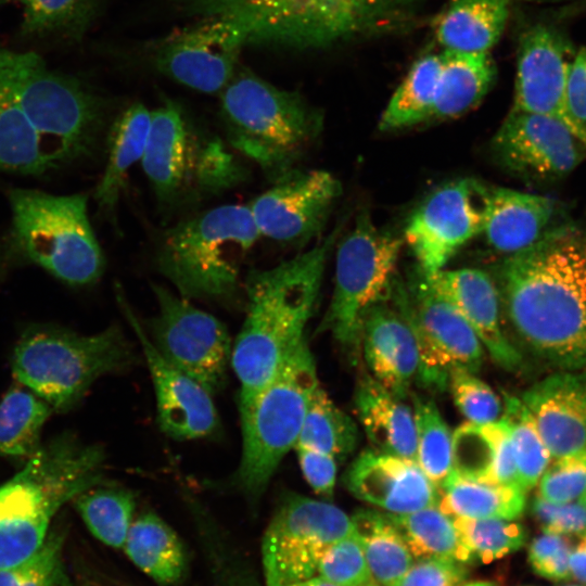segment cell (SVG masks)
<instances>
[{"label":"cell","mask_w":586,"mask_h":586,"mask_svg":"<svg viewBox=\"0 0 586 586\" xmlns=\"http://www.w3.org/2000/svg\"><path fill=\"white\" fill-rule=\"evenodd\" d=\"M416 425L417 463L440 489L453 472V433L436 404L410 392Z\"/></svg>","instance_id":"cell-41"},{"label":"cell","mask_w":586,"mask_h":586,"mask_svg":"<svg viewBox=\"0 0 586 586\" xmlns=\"http://www.w3.org/2000/svg\"><path fill=\"white\" fill-rule=\"evenodd\" d=\"M242 33L219 18H202L195 25L164 38L153 61L163 75L195 91L220 93L237 73Z\"/></svg>","instance_id":"cell-19"},{"label":"cell","mask_w":586,"mask_h":586,"mask_svg":"<svg viewBox=\"0 0 586 586\" xmlns=\"http://www.w3.org/2000/svg\"><path fill=\"white\" fill-rule=\"evenodd\" d=\"M49 525L0 521V571L17 566L33 557L46 540Z\"/></svg>","instance_id":"cell-48"},{"label":"cell","mask_w":586,"mask_h":586,"mask_svg":"<svg viewBox=\"0 0 586 586\" xmlns=\"http://www.w3.org/2000/svg\"><path fill=\"white\" fill-rule=\"evenodd\" d=\"M203 18L234 25L246 43L308 49L356 37L348 0H186Z\"/></svg>","instance_id":"cell-11"},{"label":"cell","mask_w":586,"mask_h":586,"mask_svg":"<svg viewBox=\"0 0 586 586\" xmlns=\"http://www.w3.org/2000/svg\"><path fill=\"white\" fill-rule=\"evenodd\" d=\"M566 101L572 117L586 129V47L576 50L571 63Z\"/></svg>","instance_id":"cell-54"},{"label":"cell","mask_w":586,"mask_h":586,"mask_svg":"<svg viewBox=\"0 0 586 586\" xmlns=\"http://www.w3.org/2000/svg\"><path fill=\"white\" fill-rule=\"evenodd\" d=\"M344 483L356 498L393 514L438 506V488L416 461L372 448L352 462Z\"/></svg>","instance_id":"cell-21"},{"label":"cell","mask_w":586,"mask_h":586,"mask_svg":"<svg viewBox=\"0 0 586 586\" xmlns=\"http://www.w3.org/2000/svg\"><path fill=\"white\" fill-rule=\"evenodd\" d=\"M532 512L544 533L561 536L586 534V507L577 502L552 504L537 496Z\"/></svg>","instance_id":"cell-51"},{"label":"cell","mask_w":586,"mask_h":586,"mask_svg":"<svg viewBox=\"0 0 586 586\" xmlns=\"http://www.w3.org/2000/svg\"><path fill=\"white\" fill-rule=\"evenodd\" d=\"M495 75L488 53L443 51L432 119L454 118L474 107L492 87Z\"/></svg>","instance_id":"cell-31"},{"label":"cell","mask_w":586,"mask_h":586,"mask_svg":"<svg viewBox=\"0 0 586 586\" xmlns=\"http://www.w3.org/2000/svg\"><path fill=\"white\" fill-rule=\"evenodd\" d=\"M117 297L141 344L154 385L157 422L162 431L179 441L214 434L219 428V418L212 394L156 351L120 292Z\"/></svg>","instance_id":"cell-20"},{"label":"cell","mask_w":586,"mask_h":586,"mask_svg":"<svg viewBox=\"0 0 586 586\" xmlns=\"http://www.w3.org/2000/svg\"><path fill=\"white\" fill-rule=\"evenodd\" d=\"M447 387L454 403L468 422L484 425L500 419L502 413L500 398L474 372L464 369L451 371Z\"/></svg>","instance_id":"cell-45"},{"label":"cell","mask_w":586,"mask_h":586,"mask_svg":"<svg viewBox=\"0 0 586 586\" xmlns=\"http://www.w3.org/2000/svg\"><path fill=\"white\" fill-rule=\"evenodd\" d=\"M123 548L133 564L160 584H174L186 571L181 539L155 513L144 512L133 519Z\"/></svg>","instance_id":"cell-30"},{"label":"cell","mask_w":586,"mask_h":586,"mask_svg":"<svg viewBox=\"0 0 586 586\" xmlns=\"http://www.w3.org/2000/svg\"><path fill=\"white\" fill-rule=\"evenodd\" d=\"M341 193L331 173L294 168L247 206L260 237L300 247L321 232Z\"/></svg>","instance_id":"cell-16"},{"label":"cell","mask_w":586,"mask_h":586,"mask_svg":"<svg viewBox=\"0 0 586 586\" xmlns=\"http://www.w3.org/2000/svg\"><path fill=\"white\" fill-rule=\"evenodd\" d=\"M340 230L339 225L310 250L244 276L246 315L231 353V367L240 382L239 404L266 386L305 340Z\"/></svg>","instance_id":"cell-2"},{"label":"cell","mask_w":586,"mask_h":586,"mask_svg":"<svg viewBox=\"0 0 586 586\" xmlns=\"http://www.w3.org/2000/svg\"><path fill=\"white\" fill-rule=\"evenodd\" d=\"M572 546L566 536L544 533L528 547V562L533 571L551 581L571 578L569 557Z\"/></svg>","instance_id":"cell-50"},{"label":"cell","mask_w":586,"mask_h":586,"mask_svg":"<svg viewBox=\"0 0 586 586\" xmlns=\"http://www.w3.org/2000/svg\"><path fill=\"white\" fill-rule=\"evenodd\" d=\"M22 7L20 35L79 42L94 22L100 0H16Z\"/></svg>","instance_id":"cell-36"},{"label":"cell","mask_w":586,"mask_h":586,"mask_svg":"<svg viewBox=\"0 0 586 586\" xmlns=\"http://www.w3.org/2000/svg\"><path fill=\"white\" fill-rule=\"evenodd\" d=\"M472 560L491 563L519 550L526 542L524 526L514 520L453 518Z\"/></svg>","instance_id":"cell-43"},{"label":"cell","mask_w":586,"mask_h":586,"mask_svg":"<svg viewBox=\"0 0 586 586\" xmlns=\"http://www.w3.org/2000/svg\"><path fill=\"white\" fill-rule=\"evenodd\" d=\"M453 472L469 480L520 486L504 419L484 425L467 422L454 432Z\"/></svg>","instance_id":"cell-27"},{"label":"cell","mask_w":586,"mask_h":586,"mask_svg":"<svg viewBox=\"0 0 586 586\" xmlns=\"http://www.w3.org/2000/svg\"><path fill=\"white\" fill-rule=\"evenodd\" d=\"M387 391L368 371L358 379L354 404L372 449L417 462L412 407Z\"/></svg>","instance_id":"cell-26"},{"label":"cell","mask_w":586,"mask_h":586,"mask_svg":"<svg viewBox=\"0 0 586 586\" xmlns=\"http://www.w3.org/2000/svg\"><path fill=\"white\" fill-rule=\"evenodd\" d=\"M422 0H348L356 36L373 33L407 17Z\"/></svg>","instance_id":"cell-49"},{"label":"cell","mask_w":586,"mask_h":586,"mask_svg":"<svg viewBox=\"0 0 586 586\" xmlns=\"http://www.w3.org/2000/svg\"><path fill=\"white\" fill-rule=\"evenodd\" d=\"M228 145L173 100L152 110L141 166L158 208L177 214L246 181L247 168Z\"/></svg>","instance_id":"cell-5"},{"label":"cell","mask_w":586,"mask_h":586,"mask_svg":"<svg viewBox=\"0 0 586 586\" xmlns=\"http://www.w3.org/2000/svg\"><path fill=\"white\" fill-rule=\"evenodd\" d=\"M151 110L142 103L126 107L106 135V163L94 191L99 209L114 216L130 168L141 162L150 131Z\"/></svg>","instance_id":"cell-28"},{"label":"cell","mask_w":586,"mask_h":586,"mask_svg":"<svg viewBox=\"0 0 586 586\" xmlns=\"http://www.w3.org/2000/svg\"><path fill=\"white\" fill-rule=\"evenodd\" d=\"M425 279L472 327L495 362L508 370L519 366L521 355L502 331L498 289L487 272L443 269Z\"/></svg>","instance_id":"cell-23"},{"label":"cell","mask_w":586,"mask_h":586,"mask_svg":"<svg viewBox=\"0 0 586 586\" xmlns=\"http://www.w3.org/2000/svg\"><path fill=\"white\" fill-rule=\"evenodd\" d=\"M224 582L221 586H257L251 576L242 573L231 574Z\"/></svg>","instance_id":"cell-56"},{"label":"cell","mask_w":586,"mask_h":586,"mask_svg":"<svg viewBox=\"0 0 586 586\" xmlns=\"http://www.w3.org/2000/svg\"><path fill=\"white\" fill-rule=\"evenodd\" d=\"M12 0H0V8Z\"/></svg>","instance_id":"cell-61"},{"label":"cell","mask_w":586,"mask_h":586,"mask_svg":"<svg viewBox=\"0 0 586 586\" xmlns=\"http://www.w3.org/2000/svg\"><path fill=\"white\" fill-rule=\"evenodd\" d=\"M359 348L369 374L392 394L406 399L417 379L418 345L409 322L391 298L366 313Z\"/></svg>","instance_id":"cell-22"},{"label":"cell","mask_w":586,"mask_h":586,"mask_svg":"<svg viewBox=\"0 0 586 586\" xmlns=\"http://www.w3.org/2000/svg\"><path fill=\"white\" fill-rule=\"evenodd\" d=\"M351 518L374 583L394 586L413 563L399 530L386 512L359 509Z\"/></svg>","instance_id":"cell-33"},{"label":"cell","mask_w":586,"mask_h":586,"mask_svg":"<svg viewBox=\"0 0 586 586\" xmlns=\"http://www.w3.org/2000/svg\"><path fill=\"white\" fill-rule=\"evenodd\" d=\"M63 535L50 532L24 563L0 571V586H72L62 558Z\"/></svg>","instance_id":"cell-44"},{"label":"cell","mask_w":586,"mask_h":586,"mask_svg":"<svg viewBox=\"0 0 586 586\" xmlns=\"http://www.w3.org/2000/svg\"><path fill=\"white\" fill-rule=\"evenodd\" d=\"M318 386L314 357L304 340L266 386L240 403L242 453L232 482L250 499L263 495L284 456L295 447Z\"/></svg>","instance_id":"cell-9"},{"label":"cell","mask_w":586,"mask_h":586,"mask_svg":"<svg viewBox=\"0 0 586 586\" xmlns=\"http://www.w3.org/2000/svg\"><path fill=\"white\" fill-rule=\"evenodd\" d=\"M50 170L38 135L0 82V171L40 176Z\"/></svg>","instance_id":"cell-38"},{"label":"cell","mask_w":586,"mask_h":586,"mask_svg":"<svg viewBox=\"0 0 586 586\" xmlns=\"http://www.w3.org/2000/svg\"><path fill=\"white\" fill-rule=\"evenodd\" d=\"M302 473L319 495L332 497L336 481V461L329 454L295 446Z\"/></svg>","instance_id":"cell-53"},{"label":"cell","mask_w":586,"mask_h":586,"mask_svg":"<svg viewBox=\"0 0 586 586\" xmlns=\"http://www.w3.org/2000/svg\"><path fill=\"white\" fill-rule=\"evenodd\" d=\"M353 531L352 518L339 507L298 494L284 495L263 537L265 585L316 576L328 548Z\"/></svg>","instance_id":"cell-13"},{"label":"cell","mask_w":586,"mask_h":586,"mask_svg":"<svg viewBox=\"0 0 586 586\" xmlns=\"http://www.w3.org/2000/svg\"><path fill=\"white\" fill-rule=\"evenodd\" d=\"M386 513L399 530L412 557L444 558L462 563L472 561L453 518L444 513L438 506L404 514Z\"/></svg>","instance_id":"cell-37"},{"label":"cell","mask_w":586,"mask_h":586,"mask_svg":"<svg viewBox=\"0 0 586 586\" xmlns=\"http://www.w3.org/2000/svg\"><path fill=\"white\" fill-rule=\"evenodd\" d=\"M512 0H453L435 22L444 51L488 53L509 18Z\"/></svg>","instance_id":"cell-29"},{"label":"cell","mask_w":586,"mask_h":586,"mask_svg":"<svg viewBox=\"0 0 586 586\" xmlns=\"http://www.w3.org/2000/svg\"><path fill=\"white\" fill-rule=\"evenodd\" d=\"M73 500L97 539L110 547L123 548L136 510L135 495L130 491L99 484Z\"/></svg>","instance_id":"cell-39"},{"label":"cell","mask_w":586,"mask_h":586,"mask_svg":"<svg viewBox=\"0 0 586 586\" xmlns=\"http://www.w3.org/2000/svg\"><path fill=\"white\" fill-rule=\"evenodd\" d=\"M553 459L538 481V496L552 504L578 499L586 488V448Z\"/></svg>","instance_id":"cell-47"},{"label":"cell","mask_w":586,"mask_h":586,"mask_svg":"<svg viewBox=\"0 0 586 586\" xmlns=\"http://www.w3.org/2000/svg\"><path fill=\"white\" fill-rule=\"evenodd\" d=\"M438 491V508L450 518L517 520L526 506V492L518 485L469 480L455 472Z\"/></svg>","instance_id":"cell-32"},{"label":"cell","mask_w":586,"mask_h":586,"mask_svg":"<svg viewBox=\"0 0 586 586\" xmlns=\"http://www.w3.org/2000/svg\"><path fill=\"white\" fill-rule=\"evenodd\" d=\"M578 501L586 507V488L582 496L578 498Z\"/></svg>","instance_id":"cell-59"},{"label":"cell","mask_w":586,"mask_h":586,"mask_svg":"<svg viewBox=\"0 0 586 586\" xmlns=\"http://www.w3.org/2000/svg\"><path fill=\"white\" fill-rule=\"evenodd\" d=\"M576 50L556 26L537 23L520 36L514 98L511 111L539 114L559 120L585 145L586 129L571 115L566 84Z\"/></svg>","instance_id":"cell-17"},{"label":"cell","mask_w":586,"mask_h":586,"mask_svg":"<svg viewBox=\"0 0 586 586\" xmlns=\"http://www.w3.org/2000/svg\"><path fill=\"white\" fill-rule=\"evenodd\" d=\"M485 184L462 178L432 192L411 214L404 230L418 270L432 277L470 240L482 233Z\"/></svg>","instance_id":"cell-15"},{"label":"cell","mask_w":586,"mask_h":586,"mask_svg":"<svg viewBox=\"0 0 586 586\" xmlns=\"http://www.w3.org/2000/svg\"><path fill=\"white\" fill-rule=\"evenodd\" d=\"M568 586H581V585H568Z\"/></svg>","instance_id":"cell-62"},{"label":"cell","mask_w":586,"mask_h":586,"mask_svg":"<svg viewBox=\"0 0 586 586\" xmlns=\"http://www.w3.org/2000/svg\"><path fill=\"white\" fill-rule=\"evenodd\" d=\"M496 271L500 305L518 335L558 364H586V265L576 235L547 231Z\"/></svg>","instance_id":"cell-1"},{"label":"cell","mask_w":586,"mask_h":586,"mask_svg":"<svg viewBox=\"0 0 586 586\" xmlns=\"http://www.w3.org/2000/svg\"><path fill=\"white\" fill-rule=\"evenodd\" d=\"M372 586H380V585L374 584V585H372Z\"/></svg>","instance_id":"cell-63"},{"label":"cell","mask_w":586,"mask_h":586,"mask_svg":"<svg viewBox=\"0 0 586 586\" xmlns=\"http://www.w3.org/2000/svg\"><path fill=\"white\" fill-rule=\"evenodd\" d=\"M555 213L549 196L485 184L481 234L495 251L509 255L540 239Z\"/></svg>","instance_id":"cell-25"},{"label":"cell","mask_w":586,"mask_h":586,"mask_svg":"<svg viewBox=\"0 0 586 586\" xmlns=\"http://www.w3.org/2000/svg\"><path fill=\"white\" fill-rule=\"evenodd\" d=\"M52 412V407L27 387H11L0 402V456L31 457L41 446V430Z\"/></svg>","instance_id":"cell-35"},{"label":"cell","mask_w":586,"mask_h":586,"mask_svg":"<svg viewBox=\"0 0 586 586\" xmlns=\"http://www.w3.org/2000/svg\"><path fill=\"white\" fill-rule=\"evenodd\" d=\"M391 301L409 322L418 345L416 383L443 392L451 371L476 373L484 360V346L466 319L417 270L409 284L396 278Z\"/></svg>","instance_id":"cell-12"},{"label":"cell","mask_w":586,"mask_h":586,"mask_svg":"<svg viewBox=\"0 0 586 586\" xmlns=\"http://www.w3.org/2000/svg\"><path fill=\"white\" fill-rule=\"evenodd\" d=\"M151 288L157 303L156 315L149 321L153 346L212 395L221 390L232 353L227 327L166 286L152 283Z\"/></svg>","instance_id":"cell-14"},{"label":"cell","mask_w":586,"mask_h":586,"mask_svg":"<svg viewBox=\"0 0 586 586\" xmlns=\"http://www.w3.org/2000/svg\"><path fill=\"white\" fill-rule=\"evenodd\" d=\"M403 244V238L377 227L366 211L340 241L333 295L318 330H330L357 358L362 319L372 306L390 298Z\"/></svg>","instance_id":"cell-10"},{"label":"cell","mask_w":586,"mask_h":586,"mask_svg":"<svg viewBox=\"0 0 586 586\" xmlns=\"http://www.w3.org/2000/svg\"><path fill=\"white\" fill-rule=\"evenodd\" d=\"M462 586H496V585L494 583H492V582L479 581V582H472V583L463 584Z\"/></svg>","instance_id":"cell-58"},{"label":"cell","mask_w":586,"mask_h":586,"mask_svg":"<svg viewBox=\"0 0 586 586\" xmlns=\"http://www.w3.org/2000/svg\"><path fill=\"white\" fill-rule=\"evenodd\" d=\"M501 419L509 429L519 485L526 492L538 483L552 457L521 398L504 393Z\"/></svg>","instance_id":"cell-42"},{"label":"cell","mask_w":586,"mask_h":586,"mask_svg":"<svg viewBox=\"0 0 586 586\" xmlns=\"http://www.w3.org/2000/svg\"><path fill=\"white\" fill-rule=\"evenodd\" d=\"M466 563L444 558L418 559L394 586H462Z\"/></svg>","instance_id":"cell-52"},{"label":"cell","mask_w":586,"mask_h":586,"mask_svg":"<svg viewBox=\"0 0 586 586\" xmlns=\"http://www.w3.org/2000/svg\"><path fill=\"white\" fill-rule=\"evenodd\" d=\"M0 82L38 135L53 169L92 156L109 105L79 78L50 68L34 52L0 48Z\"/></svg>","instance_id":"cell-3"},{"label":"cell","mask_w":586,"mask_h":586,"mask_svg":"<svg viewBox=\"0 0 586 586\" xmlns=\"http://www.w3.org/2000/svg\"><path fill=\"white\" fill-rule=\"evenodd\" d=\"M133 360V349L117 324L90 335L54 324H31L21 334L11 365L20 384L53 411L64 412L95 380L128 368Z\"/></svg>","instance_id":"cell-7"},{"label":"cell","mask_w":586,"mask_h":586,"mask_svg":"<svg viewBox=\"0 0 586 586\" xmlns=\"http://www.w3.org/2000/svg\"><path fill=\"white\" fill-rule=\"evenodd\" d=\"M85 586H92V585H87V584H86Z\"/></svg>","instance_id":"cell-64"},{"label":"cell","mask_w":586,"mask_h":586,"mask_svg":"<svg viewBox=\"0 0 586 586\" xmlns=\"http://www.w3.org/2000/svg\"><path fill=\"white\" fill-rule=\"evenodd\" d=\"M583 251H584V258H585V265H586V241L583 243Z\"/></svg>","instance_id":"cell-60"},{"label":"cell","mask_w":586,"mask_h":586,"mask_svg":"<svg viewBox=\"0 0 586 586\" xmlns=\"http://www.w3.org/2000/svg\"><path fill=\"white\" fill-rule=\"evenodd\" d=\"M228 144L272 183L295 168L318 137L321 113L295 91L239 71L219 93Z\"/></svg>","instance_id":"cell-6"},{"label":"cell","mask_w":586,"mask_h":586,"mask_svg":"<svg viewBox=\"0 0 586 586\" xmlns=\"http://www.w3.org/2000/svg\"><path fill=\"white\" fill-rule=\"evenodd\" d=\"M497 162L519 177L555 182L585 158L586 145L551 117L510 111L492 140Z\"/></svg>","instance_id":"cell-18"},{"label":"cell","mask_w":586,"mask_h":586,"mask_svg":"<svg viewBox=\"0 0 586 586\" xmlns=\"http://www.w3.org/2000/svg\"><path fill=\"white\" fill-rule=\"evenodd\" d=\"M11 229L8 251L71 286L95 283L105 258L88 216L82 193L50 194L14 188L9 191Z\"/></svg>","instance_id":"cell-8"},{"label":"cell","mask_w":586,"mask_h":586,"mask_svg":"<svg viewBox=\"0 0 586 586\" xmlns=\"http://www.w3.org/2000/svg\"><path fill=\"white\" fill-rule=\"evenodd\" d=\"M552 458L586 448V372L551 374L521 397Z\"/></svg>","instance_id":"cell-24"},{"label":"cell","mask_w":586,"mask_h":586,"mask_svg":"<svg viewBox=\"0 0 586 586\" xmlns=\"http://www.w3.org/2000/svg\"><path fill=\"white\" fill-rule=\"evenodd\" d=\"M279 586H337V585L316 575V576H313L303 581L293 582V583L279 585Z\"/></svg>","instance_id":"cell-57"},{"label":"cell","mask_w":586,"mask_h":586,"mask_svg":"<svg viewBox=\"0 0 586 586\" xmlns=\"http://www.w3.org/2000/svg\"><path fill=\"white\" fill-rule=\"evenodd\" d=\"M569 565L571 577L586 584V534L572 547Z\"/></svg>","instance_id":"cell-55"},{"label":"cell","mask_w":586,"mask_h":586,"mask_svg":"<svg viewBox=\"0 0 586 586\" xmlns=\"http://www.w3.org/2000/svg\"><path fill=\"white\" fill-rule=\"evenodd\" d=\"M442 54H426L409 69L379 120L381 131H393L432 119Z\"/></svg>","instance_id":"cell-34"},{"label":"cell","mask_w":586,"mask_h":586,"mask_svg":"<svg viewBox=\"0 0 586 586\" xmlns=\"http://www.w3.org/2000/svg\"><path fill=\"white\" fill-rule=\"evenodd\" d=\"M260 234L247 205L224 204L180 219L161 234L155 266L180 296L226 302Z\"/></svg>","instance_id":"cell-4"},{"label":"cell","mask_w":586,"mask_h":586,"mask_svg":"<svg viewBox=\"0 0 586 586\" xmlns=\"http://www.w3.org/2000/svg\"><path fill=\"white\" fill-rule=\"evenodd\" d=\"M358 443V428L352 417L339 408L318 386L309 402L295 446L345 458Z\"/></svg>","instance_id":"cell-40"},{"label":"cell","mask_w":586,"mask_h":586,"mask_svg":"<svg viewBox=\"0 0 586 586\" xmlns=\"http://www.w3.org/2000/svg\"><path fill=\"white\" fill-rule=\"evenodd\" d=\"M316 575L337 586L375 584L354 531L328 548L319 562Z\"/></svg>","instance_id":"cell-46"}]
</instances>
